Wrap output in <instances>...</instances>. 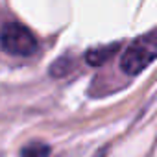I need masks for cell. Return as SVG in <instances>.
<instances>
[{
	"mask_svg": "<svg viewBox=\"0 0 157 157\" xmlns=\"http://www.w3.org/2000/svg\"><path fill=\"white\" fill-rule=\"evenodd\" d=\"M48 155H50V146L37 140L22 146L21 150V157H48Z\"/></svg>",
	"mask_w": 157,
	"mask_h": 157,
	"instance_id": "cell-4",
	"label": "cell"
},
{
	"mask_svg": "<svg viewBox=\"0 0 157 157\" xmlns=\"http://www.w3.org/2000/svg\"><path fill=\"white\" fill-rule=\"evenodd\" d=\"M155 59H157V32H151V33H146L135 39L124 50L120 57V68L126 74L135 76L142 72Z\"/></svg>",
	"mask_w": 157,
	"mask_h": 157,
	"instance_id": "cell-1",
	"label": "cell"
},
{
	"mask_svg": "<svg viewBox=\"0 0 157 157\" xmlns=\"http://www.w3.org/2000/svg\"><path fill=\"white\" fill-rule=\"evenodd\" d=\"M118 44H109V46H100V48H93L87 52V63L91 65H102L104 61H107L115 52H117Z\"/></svg>",
	"mask_w": 157,
	"mask_h": 157,
	"instance_id": "cell-3",
	"label": "cell"
},
{
	"mask_svg": "<svg viewBox=\"0 0 157 157\" xmlns=\"http://www.w3.org/2000/svg\"><path fill=\"white\" fill-rule=\"evenodd\" d=\"M0 46L11 56H32L37 50V39L26 26L10 22L0 30Z\"/></svg>",
	"mask_w": 157,
	"mask_h": 157,
	"instance_id": "cell-2",
	"label": "cell"
},
{
	"mask_svg": "<svg viewBox=\"0 0 157 157\" xmlns=\"http://www.w3.org/2000/svg\"><path fill=\"white\" fill-rule=\"evenodd\" d=\"M93 157H105V150H100L98 153H94Z\"/></svg>",
	"mask_w": 157,
	"mask_h": 157,
	"instance_id": "cell-5",
	"label": "cell"
}]
</instances>
